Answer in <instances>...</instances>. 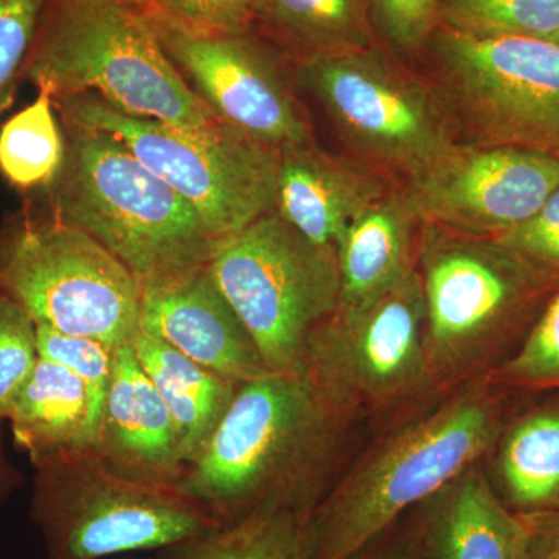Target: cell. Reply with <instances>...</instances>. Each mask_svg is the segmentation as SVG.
<instances>
[{"label": "cell", "instance_id": "obj_35", "mask_svg": "<svg viewBox=\"0 0 559 559\" xmlns=\"http://www.w3.org/2000/svg\"><path fill=\"white\" fill-rule=\"evenodd\" d=\"M522 518L528 525L525 559H559V511Z\"/></svg>", "mask_w": 559, "mask_h": 559}, {"label": "cell", "instance_id": "obj_19", "mask_svg": "<svg viewBox=\"0 0 559 559\" xmlns=\"http://www.w3.org/2000/svg\"><path fill=\"white\" fill-rule=\"evenodd\" d=\"M404 197H381L349 223L337 242L340 312H356L388 296L417 270V224Z\"/></svg>", "mask_w": 559, "mask_h": 559}, {"label": "cell", "instance_id": "obj_9", "mask_svg": "<svg viewBox=\"0 0 559 559\" xmlns=\"http://www.w3.org/2000/svg\"><path fill=\"white\" fill-rule=\"evenodd\" d=\"M0 293L36 325L110 348L139 331V280L91 235L53 215L22 216L0 234Z\"/></svg>", "mask_w": 559, "mask_h": 559}, {"label": "cell", "instance_id": "obj_27", "mask_svg": "<svg viewBox=\"0 0 559 559\" xmlns=\"http://www.w3.org/2000/svg\"><path fill=\"white\" fill-rule=\"evenodd\" d=\"M488 377L498 388L559 392V290Z\"/></svg>", "mask_w": 559, "mask_h": 559}, {"label": "cell", "instance_id": "obj_10", "mask_svg": "<svg viewBox=\"0 0 559 559\" xmlns=\"http://www.w3.org/2000/svg\"><path fill=\"white\" fill-rule=\"evenodd\" d=\"M304 373L326 403L352 423L412 409L444 392L437 385L426 352L418 270L370 307L336 311L316 331Z\"/></svg>", "mask_w": 559, "mask_h": 559}, {"label": "cell", "instance_id": "obj_18", "mask_svg": "<svg viewBox=\"0 0 559 559\" xmlns=\"http://www.w3.org/2000/svg\"><path fill=\"white\" fill-rule=\"evenodd\" d=\"M384 194L380 179L312 142L278 151L275 212L316 245L336 249L349 223Z\"/></svg>", "mask_w": 559, "mask_h": 559}, {"label": "cell", "instance_id": "obj_34", "mask_svg": "<svg viewBox=\"0 0 559 559\" xmlns=\"http://www.w3.org/2000/svg\"><path fill=\"white\" fill-rule=\"evenodd\" d=\"M345 559H423L417 509Z\"/></svg>", "mask_w": 559, "mask_h": 559}, {"label": "cell", "instance_id": "obj_24", "mask_svg": "<svg viewBox=\"0 0 559 559\" xmlns=\"http://www.w3.org/2000/svg\"><path fill=\"white\" fill-rule=\"evenodd\" d=\"M257 25L297 60L373 46L366 0H260Z\"/></svg>", "mask_w": 559, "mask_h": 559}, {"label": "cell", "instance_id": "obj_29", "mask_svg": "<svg viewBox=\"0 0 559 559\" xmlns=\"http://www.w3.org/2000/svg\"><path fill=\"white\" fill-rule=\"evenodd\" d=\"M38 360V325L16 300L0 293V421L9 418Z\"/></svg>", "mask_w": 559, "mask_h": 559}, {"label": "cell", "instance_id": "obj_12", "mask_svg": "<svg viewBox=\"0 0 559 559\" xmlns=\"http://www.w3.org/2000/svg\"><path fill=\"white\" fill-rule=\"evenodd\" d=\"M297 73L360 153L415 175L455 145L436 95L377 47L297 60Z\"/></svg>", "mask_w": 559, "mask_h": 559}, {"label": "cell", "instance_id": "obj_23", "mask_svg": "<svg viewBox=\"0 0 559 559\" xmlns=\"http://www.w3.org/2000/svg\"><path fill=\"white\" fill-rule=\"evenodd\" d=\"M311 511L264 507L164 547L153 559H312Z\"/></svg>", "mask_w": 559, "mask_h": 559}, {"label": "cell", "instance_id": "obj_7", "mask_svg": "<svg viewBox=\"0 0 559 559\" xmlns=\"http://www.w3.org/2000/svg\"><path fill=\"white\" fill-rule=\"evenodd\" d=\"M33 466L32 518L49 559L160 550L219 524L179 488L114 473L92 448Z\"/></svg>", "mask_w": 559, "mask_h": 559}, {"label": "cell", "instance_id": "obj_11", "mask_svg": "<svg viewBox=\"0 0 559 559\" xmlns=\"http://www.w3.org/2000/svg\"><path fill=\"white\" fill-rule=\"evenodd\" d=\"M429 44L448 95L481 142L559 160V44L447 27Z\"/></svg>", "mask_w": 559, "mask_h": 559}, {"label": "cell", "instance_id": "obj_1", "mask_svg": "<svg viewBox=\"0 0 559 559\" xmlns=\"http://www.w3.org/2000/svg\"><path fill=\"white\" fill-rule=\"evenodd\" d=\"M352 425L307 374L270 371L240 384L178 488L219 524L271 506L312 510Z\"/></svg>", "mask_w": 559, "mask_h": 559}, {"label": "cell", "instance_id": "obj_2", "mask_svg": "<svg viewBox=\"0 0 559 559\" xmlns=\"http://www.w3.org/2000/svg\"><path fill=\"white\" fill-rule=\"evenodd\" d=\"M498 389L487 374L444 390L371 441L312 509V559L347 558L484 462L507 419Z\"/></svg>", "mask_w": 559, "mask_h": 559}, {"label": "cell", "instance_id": "obj_28", "mask_svg": "<svg viewBox=\"0 0 559 559\" xmlns=\"http://www.w3.org/2000/svg\"><path fill=\"white\" fill-rule=\"evenodd\" d=\"M154 22L193 35H241L257 25L260 0H139Z\"/></svg>", "mask_w": 559, "mask_h": 559}, {"label": "cell", "instance_id": "obj_20", "mask_svg": "<svg viewBox=\"0 0 559 559\" xmlns=\"http://www.w3.org/2000/svg\"><path fill=\"white\" fill-rule=\"evenodd\" d=\"M481 465L520 516L559 511V395L506 419Z\"/></svg>", "mask_w": 559, "mask_h": 559}, {"label": "cell", "instance_id": "obj_4", "mask_svg": "<svg viewBox=\"0 0 559 559\" xmlns=\"http://www.w3.org/2000/svg\"><path fill=\"white\" fill-rule=\"evenodd\" d=\"M61 124L64 165L44 191L50 215L86 231L138 280L212 263L223 240L178 191L112 135Z\"/></svg>", "mask_w": 559, "mask_h": 559}, {"label": "cell", "instance_id": "obj_6", "mask_svg": "<svg viewBox=\"0 0 559 559\" xmlns=\"http://www.w3.org/2000/svg\"><path fill=\"white\" fill-rule=\"evenodd\" d=\"M61 120L120 140L151 173L178 191L218 240L275 210L278 151L216 120L180 128L128 116L94 94L53 100Z\"/></svg>", "mask_w": 559, "mask_h": 559}, {"label": "cell", "instance_id": "obj_14", "mask_svg": "<svg viewBox=\"0 0 559 559\" xmlns=\"http://www.w3.org/2000/svg\"><path fill=\"white\" fill-rule=\"evenodd\" d=\"M407 198L423 223L498 238L538 212L559 186V160L509 145L462 146L411 176Z\"/></svg>", "mask_w": 559, "mask_h": 559}, {"label": "cell", "instance_id": "obj_26", "mask_svg": "<svg viewBox=\"0 0 559 559\" xmlns=\"http://www.w3.org/2000/svg\"><path fill=\"white\" fill-rule=\"evenodd\" d=\"M440 24L477 38L559 44V0H441Z\"/></svg>", "mask_w": 559, "mask_h": 559}, {"label": "cell", "instance_id": "obj_8", "mask_svg": "<svg viewBox=\"0 0 559 559\" xmlns=\"http://www.w3.org/2000/svg\"><path fill=\"white\" fill-rule=\"evenodd\" d=\"M210 266L267 370L304 373L316 331L340 310L336 249L308 240L272 210L223 240Z\"/></svg>", "mask_w": 559, "mask_h": 559}, {"label": "cell", "instance_id": "obj_22", "mask_svg": "<svg viewBox=\"0 0 559 559\" xmlns=\"http://www.w3.org/2000/svg\"><path fill=\"white\" fill-rule=\"evenodd\" d=\"M132 345L140 366L170 412L187 468L229 409L240 384L143 331H138Z\"/></svg>", "mask_w": 559, "mask_h": 559}, {"label": "cell", "instance_id": "obj_3", "mask_svg": "<svg viewBox=\"0 0 559 559\" xmlns=\"http://www.w3.org/2000/svg\"><path fill=\"white\" fill-rule=\"evenodd\" d=\"M24 80L53 100L94 94L180 128L216 121L187 86L139 0H46Z\"/></svg>", "mask_w": 559, "mask_h": 559}, {"label": "cell", "instance_id": "obj_36", "mask_svg": "<svg viewBox=\"0 0 559 559\" xmlns=\"http://www.w3.org/2000/svg\"><path fill=\"white\" fill-rule=\"evenodd\" d=\"M20 481V473L11 466L5 451H3L2 439H0V503L9 498L10 492L17 487Z\"/></svg>", "mask_w": 559, "mask_h": 559}, {"label": "cell", "instance_id": "obj_33", "mask_svg": "<svg viewBox=\"0 0 559 559\" xmlns=\"http://www.w3.org/2000/svg\"><path fill=\"white\" fill-rule=\"evenodd\" d=\"M371 20L393 49L414 53L440 25L441 0H369Z\"/></svg>", "mask_w": 559, "mask_h": 559}, {"label": "cell", "instance_id": "obj_13", "mask_svg": "<svg viewBox=\"0 0 559 559\" xmlns=\"http://www.w3.org/2000/svg\"><path fill=\"white\" fill-rule=\"evenodd\" d=\"M151 22L187 86L216 120L275 151L312 142L278 58L252 32L193 35Z\"/></svg>", "mask_w": 559, "mask_h": 559}, {"label": "cell", "instance_id": "obj_15", "mask_svg": "<svg viewBox=\"0 0 559 559\" xmlns=\"http://www.w3.org/2000/svg\"><path fill=\"white\" fill-rule=\"evenodd\" d=\"M139 330L235 384L270 373L212 266L139 280Z\"/></svg>", "mask_w": 559, "mask_h": 559}, {"label": "cell", "instance_id": "obj_16", "mask_svg": "<svg viewBox=\"0 0 559 559\" xmlns=\"http://www.w3.org/2000/svg\"><path fill=\"white\" fill-rule=\"evenodd\" d=\"M91 448L128 479L176 488L182 479L186 462L175 423L132 342L114 349L112 374Z\"/></svg>", "mask_w": 559, "mask_h": 559}, {"label": "cell", "instance_id": "obj_30", "mask_svg": "<svg viewBox=\"0 0 559 559\" xmlns=\"http://www.w3.org/2000/svg\"><path fill=\"white\" fill-rule=\"evenodd\" d=\"M46 0H0V120L24 80Z\"/></svg>", "mask_w": 559, "mask_h": 559}, {"label": "cell", "instance_id": "obj_5", "mask_svg": "<svg viewBox=\"0 0 559 559\" xmlns=\"http://www.w3.org/2000/svg\"><path fill=\"white\" fill-rule=\"evenodd\" d=\"M425 342L440 390L487 377L546 286L491 238L426 223L418 242Z\"/></svg>", "mask_w": 559, "mask_h": 559}, {"label": "cell", "instance_id": "obj_32", "mask_svg": "<svg viewBox=\"0 0 559 559\" xmlns=\"http://www.w3.org/2000/svg\"><path fill=\"white\" fill-rule=\"evenodd\" d=\"M38 348L40 358L60 364L87 385L98 425L112 374L116 348L91 337L70 336L44 325H38Z\"/></svg>", "mask_w": 559, "mask_h": 559}, {"label": "cell", "instance_id": "obj_17", "mask_svg": "<svg viewBox=\"0 0 559 559\" xmlns=\"http://www.w3.org/2000/svg\"><path fill=\"white\" fill-rule=\"evenodd\" d=\"M423 559H525L527 521L489 484L484 465L463 471L417 507Z\"/></svg>", "mask_w": 559, "mask_h": 559}, {"label": "cell", "instance_id": "obj_21", "mask_svg": "<svg viewBox=\"0 0 559 559\" xmlns=\"http://www.w3.org/2000/svg\"><path fill=\"white\" fill-rule=\"evenodd\" d=\"M7 419L14 443L27 452L32 465L91 448L97 428L87 385L66 367L40 356Z\"/></svg>", "mask_w": 559, "mask_h": 559}, {"label": "cell", "instance_id": "obj_31", "mask_svg": "<svg viewBox=\"0 0 559 559\" xmlns=\"http://www.w3.org/2000/svg\"><path fill=\"white\" fill-rule=\"evenodd\" d=\"M491 240L546 288L559 283V186L532 218Z\"/></svg>", "mask_w": 559, "mask_h": 559}, {"label": "cell", "instance_id": "obj_25", "mask_svg": "<svg viewBox=\"0 0 559 559\" xmlns=\"http://www.w3.org/2000/svg\"><path fill=\"white\" fill-rule=\"evenodd\" d=\"M53 98L38 97L0 128V176L13 189L44 193L57 180L66 160V135L55 114Z\"/></svg>", "mask_w": 559, "mask_h": 559}]
</instances>
